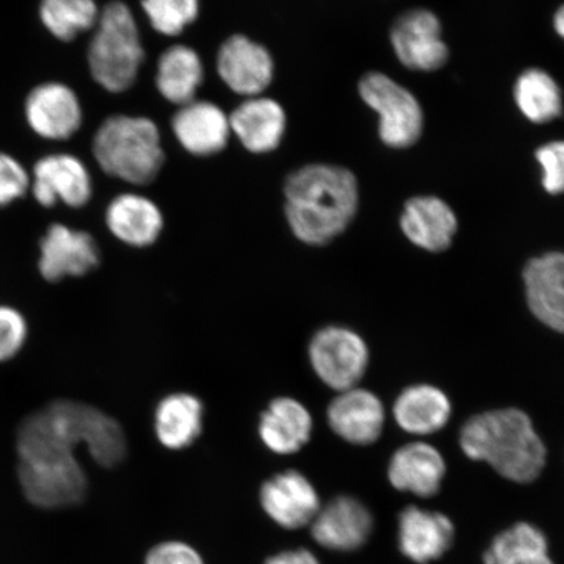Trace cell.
Returning <instances> with one entry per match:
<instances>
[{
    "label": "cell",
    "instance_id": "obj_21",
    "mask_svg": "<svg viewBox=\"0 0 564 564\" xmlns=\"http://www.w3.org/2000/svg\"><path fill=\"white\" fill-rule=\"evenodd\" d=\"M314 421L308 409L293 398L271 401L260 415V441L271 453L286 456L299 453L312 440Z\"/></svg>",
    "mask_w": 564,
    "mask_h": 564
},
{
    "label": "cell",
    "instance_id": "obj_4",
    "mask_svg": "<svg viewBox=\"0 0 564 564\" xmlns=\"http://www.w3.org/2000/svg\"><path fill=\"white\" fill-rule=\"evenodd\" d=\"M94 154L106 174L137 186L156 180L165 162L159 127L144 117L106 119L96 132Z\"/></svg>",
    "mask_w": 564,
    "mask_h": 564
},
{
    "label": "cell",
    "instance_id": "obj_33",
    "mask_svg": "<svg viewBox=\"0 0 564 564\" xmlns=\"http://www.w3.org/2000/svg\"><path fill=\"white\" fill-rule=\"evenodd\" d=\"M31 181L23 165L9 154L0 153V207L24 196Z\"/></svg>",
    "mask_w": 564,
    "mask_h": 564
},
{
    "label": "cell",
    "instance_id": "obj_17",
    "mask_svg": "<svg viewBox=\"0 0 564 564\" xmlns=\"http://www.w3.org/2000/svg\"><path fill=\"white\" fill-rule=\"evenodd\" d=\"M25 117L40 137L63 140L80 129L83 110L73 89L65 84L46 83L35 87L28 96Z\"/></svg>",
    "mask_w": 564,
    "mask_h": 564
},
{
    "label": "cell",
    "instance_id": "obj_32",
    "mask_svg": "<svg viewBox=\"0 0 564 564\" xmlns=\"http://www.w3.org/2000/svg\"><path fill=\"white\" fill-rule=\"evenodd\" d=\"M28 333L23 313L15 307L0 305V364L11 361L23 350Z\"/></svg>",
    "mask_w": 564,
    "mask_h": 564
},
{
    "label": "cell",
    "instance_id": "obj_11",
    "mask_svg": "<svg viewBox=\"0 0 564 564\" xmlns=\"http://www.w3.org/2000/svg\"><path fill=\"white\" fill-rule=\"evenodd\" d=\"M310 529L317 545L330 552L350 553L368 544L373 517L356 497L338 496L321 507Z\"/></svg>",
    "mask_w": 564,
    "mask_h": 564
},
{
    "label": "cell",
    "instance_id": "obj_36",
    "mask_svg": "<svg viewBox=\"0 0 564 564\" xmlns=\"http://www.w3.org/2000/svg\"><path fill=\"white\" fill-rule=\"evenodd\" d=\"M553 26L556 34L564 40V4L555 11L553 18Z\"/></svg>",
    "mask_w": 564,
    "mask_h": 564
},
{
    "label": "cell",
    "instance_id": "obj_27",
    "mask_svg": "<svg viewBox=\"0 0 564 564\" xmlns=\"http://www.w3.org/2000/svg\"><path fill=\"white\" fill-rule=\"evenodd\" d=\"M203 77L200 56L192 47L176 45L161 55L156 87L165 100L183 106L195 100Z\"/></svg>",
    "mask_w": 564,
    "mask_h": 564
},
{
    "label": "cell",
    "instance_id": "obj_16",
    "mask_svg": "<svg viewBox=\"0 0 564 564\" xmlns=\"http://www.w3.org/2000/svg\"><path fill=\"white\" fill-rule=\"evenodd\" d=\"M525 299L535 319L564 335V252L535 257L523 271Z\"/></svg>",
    "mask_w": 564,
    "mask_h": 564
},
{
    "label": "cell",
    "instance_id": "obj_31",
    "mask_svg": "<svg viewBox=\"0 0 564 564\" xmlns=\"http://www.w3.org/2000/svg\"><path fill=\"white\" fill-rule=\"evenodd\" d=\"M541 171V185L549 195L564 194V140L542 144L534 152Z\"/></svg>",
    "mask_w": 564,
    "mask_h": 564
},
{
    "label": "cell",
    "instance_id": "obj_7",
    "mask_svg": "<svg viewBox=\"0 0 564 564\" xmlns=\"http://www.w3.org/2000/svg\"><path fill=\"white\" fill-rule=\"evenodd\" d=\"M368 344L355 330L323 327L308 344V361L315 376L336 392L358 387L369 368Z\"/></svg>",
    "mask_w": 564,
    "mask_h": 564
},
{
    "label": "cell",
    "instance_id": "obj_5",
    "mask_svg": "<svg viewBox=\"0 0 564 564\" xmlns=\"http://www.w3.org/2000/svg\"><path fill=\"white\" fill-rule=\"evenodd\" d=\"M143 62L144 48L129 6L109 3L98 17L88 48L91 76L104 89L122 94L137 82Z\"/></svg>",
    "mask_w": 564,
    "mask_h": 564
},
{
    "label": "cell",
    "instance_id": "obj_13",
    "mask_svg": "<svg viewBox=\"0 0 564 564\" xmlns=\"http://www.w3.org/2000/svg\"><path fill=\"white\" fill-rule=\"evenodd\" d=\"M32 192L40 206L52 208L63 202L82 208L90 200L91 180L86 165L70 154H52L34 166Z\"/></svg>",
    "mask_w": 564,
    "mask_h": 564
},
{
    "label": "cell",
    "instance_id": "obj_2",
    "mask_svg": "<svg viewBox=\"0 0 564 564\" xmlns=\"http://www.w3.org/2000/svg\"><path fill=\"white\" fill-rule=\"evenodd\" d=\"M285 217L302 243L322 247L341 236L358 212L357 176L349 169L312 164L288 176Z\"/></svg>",
    "mask_w": 564,
    "mask_h": 564
},
{
    "label": "cell",
    "instance_id": "obj_22",
    "mask_svg": "<svg viewBox=\"0 0 564 564\" xmlns=\"http://www.w3.org/2000/svg\"><path fill=\"white\" fill-rule=\"evenodd\" d=\"M230 130L247 151L268 153L276 150L286 129L284 109L265 97H250L231 112Z\"/></svg>",
    "mask_w": 564,
    "mask_h": 564
},
{
    "label": "cell",
    "instance_id": "obj_6",
    "mask_svg": "<svg viewBox=\"0 0 564 564\" xmlns=\"http://www.w3.org/2000/svg\"><path fill=\"white\" fill-rule=\"evenodd\" d=\"M362 101L379 117L380 141L392 150H408L419 143L425 129V115L411 90L378 70L365 74L358 83Z\"/></svg>",
    "mask_w": 564,
    "mask_h": 564
},
{
    "label": "cell",
    "instance_id": "obj_9",
    "mask_svg": "<svg viewBox=\"0 0 564 564\" xmlns=\"http://www.w3.org/2000/svg\"><path fill=\"white\" fill-rule=\"evenodd\" d=\"M100 263V247L87 231L53 224L41 238L39 272L48 282L86 276Z\"/></svg>",
    "mask_w": 564,
    "mask_h": 564
},
{
    "label": "cell",
    "instance_id": "obj_18",
    "mask_svg": "<svg viewBox=\"0 0 564 564\" xmlns=\"http://www.w3.org/2000/svg\"><path fill=\"white\" fill-rule=\"evenodd\" d=\"M400 228L409 242L438 253L453 245L458 221L455 210L442 197L419 195L405 202Z\"/></svg>",
    "mask_w": 564,
    "mask_h": 564
},
{
    "label": "cell",
    "instance_id": "obj_14",
    "mask_svg": "<svg viewBox=\"0 0 564 564\" xmlns=\"http://www.w3.org/2000/svg\"><path fill=\"white\" fill-rule=\"evenodd\" d=\"M330 430L355 446H370L383 433L386 411L382 401L364 388L338 392L327 409Z\"/></svg>",
    "mask_w": 564,
    "mask_h": 564
},
{
    "label": "cell",
    "instance_id": "obj_29",
    "mask_svg": "<svg viewBox=\"0 0 564 564\" xmlns=\"http://www.w3.org/2000/svg\"><path fill=\"white\" fill-rule=\"evenodd\" d=\"M42 23L61 41H73L96 26L98 17L95 0H42Z\"/></svg>",
    "mask_w": 564,
    "mask_h": 564
},
{
    "label": "cell",
    "instance_id": "obj_34",
    "mask_svg": "<svg viewBox=\"0 0 564 564\" xmlns=\"http://www.w3.org/2000/svg\"><path fill=\"white\" fill-rule=\"evenodd\" d=\"M144 564H206L197 550L187 542H160L145 554Z\"/></svg>",
    "mask_w": 564,
    "mask_h": 564
},
{
    "label": "cell",
    "instance_id": "obj_19",
    "mask_svg": "<svg viewBox=\"0 0 564 564\" xmlns=\"http://www.w3.org/2000/svg\"><path fill=\"white\" fill-rule=\"evenodd\" d=\"M447 465L432 444L413 442L394 451L388 464V481L398 491L433 498L441 491Z\"/></svg>",
    "mask_w": 564,
    "mask_h": 564
},
{
    "label": "cell",
    "instance_id": "obj_10",
    "mask_svg": "<svg viewBox=\"0 0 564 564\" xmlns=\"http://www.w3.org/2000/svg\"><path fill=\"white\" fill-rule=\"evenodd\" d=\"M259 502L267 517L288 531L312 524L322 507L313 482L295 469L268 478L260 488Z\"/></svg>",
    "mask_w": 564,
    "mask_h": 564
},
{
    "label": "cell",
    "instance_id": "obj_30",
    "mask_svg": "<svg viewBox=\"0 0 564 564\" xmlns=\"http://www.w3.org/2000/svg\"><path fill=\"white\" fill-rule=\"evenodd\" d=\"M141 7L153 30L164 35H178L199 15V0H141Z\"/></svg>",
    "mask_w": 564,
    "mask_h": 564
},
{
    "label": "cell",
    "instance_id": "obj_25",
    "mask_svg": "<svg viewBox=\"0 0 564 564\" xmlns=\"http://www.w3.org/2000/svg\"><path fill=\"white\" fill-rule=\"evenodd\" d=\"M204 406L192 393L176 392L162 399L154 412V433L167 449L182 451L199 440Z\"/></svg>",
    "mask_w": 564,
    "mask_h": 564
},
{
    "label": "cell",
    "instance_id": "obj_28",
    "mask_svg": "<svg viewBox=\"0 0 564 564\" xmlns=\"http://www.w3.org/2000/svg\"><path fill=\"white\" fill-rule=\"evenodd\" d=\"M484 564H555L546 534L538 525L519 521L491 541Z\"/></svg>",
    "mask_w": 564,
    "mask_h": 564
},
{
    "label": "cell",
    "instance_id": "obj_20",
    "mask_svg": "<svg viewBox=\"0 0 564 564\" xmlns=\"http://www.w3.org/2000/svg\"><path fill=\"white\" fill-rule=\"evenodd\" d=\"M180 144L194 156L208 158L221 152L230 137L229 117L208 101H192L181 106L172 121Z\"/></svg>",
    "mask_w": 564,
    "mask_h": 564
},
{
    "label": "cell",
    "instance_id": "obj_23",
    "mask_svg": "<svg viewBox=\"0 0 564 564\" xmlns=\"http://www.w3.org/2000/svg\"><path fill=\"white\" fill-rule=\"evenodd\" d=\"M105 220L112 236L139 249L156 242L164 229V216L156 204L138 194L115 197L106 209Z\"/></svg>",
    "mask_w": 564,
    "mask_h": 564
},
{
    "label": "cell",
    "instance_id": "obj_12",
    "mask_svg": "<svg viewBox=\"0 0 564 564\" xmlns=\"http://www.w3.org/2000/svg\"><path fill=\"white\" fill-rule=\"evenodd\" d=\"M455 538L454 521L446 513L409 506L399 514V549L415 564L441 560L453 547Z\"/></svg>",
    "mask_w": 564,
    "mask_h": 564
},
{
    "label": "cell",
    "instance_id": "obj_15",
    "mask_svg": "<svg viewBox=\"0 0 564 564\" xmlns=\"http://www.w3.org/2000/svg\"><path fill=\"white\" fill-rule=\"evenodd\" d=\"M273 59L267 48L241 34L225 41L217 55L218 75L241 96L262 95L273 79Z\"/></svg>",
    "mask_w": 564,
    "mask_h": 564
},
{
    "label": "cell",
    "instance_id": "obj_8",
    "mask_svg": "<svg viewBox=\"0 0 564 564\" xmlns=\"http://www.w3.org/2000/svg\"><path fill=\"white\" fill-rule=\"evenodd\" d=\"M390 41L401 65L417 73H435L449 59L442 21L432 10L413 9L401 13L391 26Z\"/></svg>",
    "mask_w": 564,
    "mask_h": 564
},
{
    "label": "cell",
    "instance_id": "obj_1",
    "mask_svg": "<svg viewBox=\"0 0 564 564\" xmlns=\"http://www.w3.org/2000/svg\"><path fill=\"white\" fill-rule=\"evenodd\" d=\"M82 401L58 399L21 421L18 475L24 496L40 509L79 505L88 490L76 449L84 446Z\"/></svg>",
    "mask_w": 564,
    "mask_h": 564
},
{
    "label": "cell",
    "instance_id": "obj_26",
    "mask_svg": "<svg viewBox=\"0 0 564 564\" xmlns=\"http://www.w3.org/2000/svg\"><path fill=\"white\" fill-rule=\"evenodd\" d=\"M512 94L517 108L531 123L547 124L563 116V91L544 68L524 69L514 80Z\"/></svg>",
    "mask_w": 564,
    "mask_h": 564
},
{
    "label": "cell",
    "instance_id": "obj_35",
    "mask_svg": "<svg viewBox=\"0 0 564 564\" xmlns=\"http://www.w3.org/2000/svg\"><path fill=\"white\" fill-rule=\"evenodd\" d=\"M264 564H322L317 556L307 549L284 550L271 555Z\"/></svg>",
    "mask_w": 564,
    "mask_h": 564
},
{
    "label": "cell",
    "instance_id": "obj_3",
    "mask_svg": "<svg viewBox=\"0 0 564 564\" xmlns=\"http://www.w3.org/2000/svg\"><path fill=\"white\" fill-rule=\"evenodd\" d=\"M460 447L509 481L532 484L546 465V447L529 415L517 408L496 409L464 423Z\"/></svg>",
    "mask_w": 564,
    "mask_h": 564
},
{
    "label": "cell",
    "instance_id": "obj_24",
    "mask_svg": "<svg viewBox=\"0 0 564 564\" xmlns=\"http://www.w3.org/2000/svg\"><path fill=\"white\" fill-rule=\"evenodd\" d=\"M393 419L405 433L430 435L447 425L453 406L447 394L430 384H415L401 392L392 408Z\"/></svg>",
    "mask_w": 564,
    "mask_h": 564
}]
</instances>
